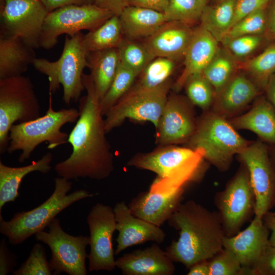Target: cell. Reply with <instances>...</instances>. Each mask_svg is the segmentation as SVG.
<instances>
[{
  "mask_svg": "<svg viewBox=\"0 0 275 275\" xmlns=\"http://www.w3.org/2000/svg\"><path fill=\"white\" fill-rule=\"evenodd\" d=\"M82 81L87 94L78 100L79 117L68 140L72 152L54 169L59 177L68 180L79 178L100 180L113 172L114 155L91 75L83 74Z\"/></svg>",
  "mask_w": 275,
  "mask_h": 275,
  "instance_id": "6da1fadb",
  "label": "cell"
},
{
  "mask_svg": "<svg viewBox=\"0 0 275 275\" xmlns=\"http://www.w3.org/2000/svg\"><path fill=\"white\" fill-rule=\"evenodd\" d=\"M168 223L179 234L165 251L174 262L189 269L199 262L210 260L224 248L226 235L218 212L194 200L181 203Z\"/></svg>",
  "mask_w": 275,
  "mask_h": 275,
  "instance_id": "7a4b0ae2",
  "label": "cell"
},
{
  "mask_svg": "<svg viewBox=\"0 0 275 275\" xmlns=\"http://www.w3.org/2000/svg\"><path fill=\"white\" fill-rule=\"evenodd\" d=\"M204 160L202 149L166 145L149 153L135 155L127 165L158 175L149 190L170 193L184 188L187 184L199 179Z\"/></svg>",
  "mask_w": 275,
  "mask_h": 275,
  "instance_id": "3957f363",
  "label": "cell"
},
{
  "mask_svg": "<svg viewBox=\"0 0 275 275\" xmlns=\"http://www.w3.org/2000/svg\"><path fill=\"white\" fill-rule=\"evenodd\" d=\"M54 182L52 194L38 207L17 212L7 221L0 214V233L8 238L11 244L22 243L32 235L43 231L62 211L77 201L94 196L85 189L67 194L72 188L70 180L59 177L54 178Z\"/></svg>",
  "mask_w": 275,
  "mask_h": 275,
  "instance_id": "277c9868",
  "label": "cell"
},
{
  "mask_svg": "<svg viewBox=\"0 0 275 275\" xmlns=\"http://www.w3.org/2000/svg\"><path fill=\"white\" fill-rule=\"evenodd\" d=\"M51 94L49 93V106L44 115L14 124L10 130L7 152L12 154L21 151L18 159L19 162L28 159L35 148L42 143L47 142L49 149L68 143L69 134L62 131L61 128L67 123H74L77 120L78 109L70 108L54 111Z\"/></svg>",
  "mask_w": 275,
  "mask_h": 275,
  "instance_id": "5b68a950",
  "label": "cell"
},
{
  "mask_svg": "<svg viewBox=\"0 0 275 275\" xmlns=\"http://www.w3.org/2000/svg\"><path fill=\"white\" fill-rule=\"evenodd\" d=\"M84 35L80 32L73 37L66 35L62 54L57 61L35 58L32 64L36 70L47 76L49 93H54L60 85L63 86V100L68 105L72 101H78L85 90L82 75L84 68L88 67V52Z\"/></svg>",
  "mask_w": 275,
  "mask_h": 275,
  "instance_id": "8992f818",
  "label": "cell"
},
{
  "mask_svg": "<svg viewBox=\"0 0 275 275\" xmlns=\"http://www.w3.org/2000/svg\"><path fill=\"white\" fill-rule=\"evenodd\" d=\"M226 118L211 111L197 123L188 147L204 151V158L221 171L230 167L233 157L251 142L236 131Z\"/></svg>",
  "mask_w": 275,
  "mask_h": 275,
  "instance_id": "52a82bcc",
  "label": "cell"
},
{
  "mask_svg": "<svg viewBox=\"0 0 275 275\" xmlns=\"http://www.w3.org/2000/svg\"><path fill=\"white\" fill-rule=\"evenodd\" d=\"M40 116V105L29 77L22 75L0 79V154L7 151L14 123Z\"/></svg>",
  "mask_w": 275,
  "mask_h": 275,
  "instance_id": "ba28073f",
  "label": "cell"
},
{
  "mask_svg": "<svg viewBox=\"0 0 275 275\" xmlns=\"http://www.w3.org/2000/svg\"><path fill=\"white\" fill-rule=\"evenodd\" d=\"M170 87L169 80L152 89L132 87L104 115L106 133L121 125L126 119L150 122L156 128Z\"/></svg>",
  "mask_w": 275,
  "mask_h": 275,
  "instance_id": "9c48e42d",
  "label": "cell"
},
{
  "mask_svg": "<svg viewBox=\"0 0 275 275\" xmlns=\"http://www.w3.org/2000/svg\"><path fill=\"white\" fill-rule=\"evenodd\" d=\"M114 15L94 4L68 5L49 12L43 23L40 47L52 48L64 34L73 37L84 30L93 31Z\"/></svg>",
  "mask_w": 275,
  "mask_h": 275,
  "instance_id": "30bf717a",
  "label": "cell"
},
{
  "mask_svg": "<svg viewBox=\"0 0 275 275\" xmlns=\"http://www.w3.org/2000/svg\"><path fill=\"white\" fill-rule=\"evenodd\" d=\"M48 232L35 234L36 239L47 245L51 252L49 264L53 274L86 275V260L89 245L88 236H73L62 229L59 219L53 218L48 225Z\"/></svg>",
  "mask_w": 275,
  "mask_h": 275,
  "instance_id": "8fae6325",
  "label": "cell"
},
{
  "mask_svg": "<svg viewBox=\"0 0 275 275\" xmlns=\"http://www.w3.org/2000/svg\"><path fill=\"white\" fill-rule=\"evenodd\" d=\"M48 13L40 0H0L1 34L19 38L38 48Z\"/></svg>",
  "mask_w": 275,
  "mask_h": 275,
  "instance_id": "7c38bea8",
  "label": "cell"
},
{
  "mask_svg": "<svg viewBox=\"0 0 275 275\" xmlns=\"http://www.w3.org/2000/svg\"><path fill=\"white\" fill-rule=\"evenodd\" d=\"M237 172L217 196L216 205L225 235L232 236L254 213L255 199L246 167Z\"/></svg>",
  "mask_w": 275,
  "mask_h": 275,
  "instance_id": "4fadbf2b",
  "label": "cell"
},
{
  "mask_svg": "<svg viewBox=\"0 0 275 275\" xmlns=\"http://www.w3.org/2000/svg\"><path fill=\"white\" fill-rule=\"evenodd\" d=\"M238 155L248 170L254 191L255 216L263 218L275 203V170L267 148L261 141L251 142Z\"/></svg>",
  "mask_w": 275,
  "mask_h": 275,
  "instance_id": "5bb4252c",
  "label": "cell"
},
{
  "mask_svg": "<svg viewBox=\"0 0 275 275\" xmlns=\"http://www.w3.org/2000/svg\"><path fill=\"white\" fill-rule=\"evenodd\" d=\"M87 222L90 231V271H112L116 268L113 237L116 230L114 208L98 203L89 212Z\"/></svg>",
  "mask_w": 275,
  "mask_h": 275,
  "instance_id": "9a60e30c",
  "label": "cell"
},
{
  "mask_svg": "<svg viewBox=\"0 0 275 275\" xmlns=\"http://www.w3.org/2000/svg\"><path fill=\"white\" fill-rule=\"evenodd\" d=\"M197 126L190 105L178 95L168 97L156 130V142L163 146L188 142Z\"/></svg>",
  "mask_w": 275,
  "mask_h": 275,
  "instance_id": "2e32d148",
  "label": "cell"
},
{
  "mask_svg": "<svg viewBox=\"0 0 275 275\" xmlns=\"http://www.w3.org/2000/svg\"><path fill=\"white\" fill-rule=\"evenodd\" d=\"M114 208L118 235L115 255L127 248L148 241L160 244L166 234L160 227L134 216L124 201L117 203Z\"/></svg>",
  "mask_w": 275,
  "mask_h": 275,
  "instance_id": "e0dca14e",
  "label": "cell"
},
{
  "mask_svg": "<svg viewBox=\"0 0 275 275\" xmlns=\"http://www.w3.org/2000/svg\"><path fill=\"white\" fill-rule=\"evenodd\" d=\"M268 230L263 219L255 216L244 230L232 236L225 237L224 248L235 255L244 268L246 275H251V269L269 245Z\"/></svg>",
  "mask_w": 275,
  "mask_h": 275,
  "instance_id": "ac0fdd59",
  "label": "cell"
},
{
  "mask_svg": "<svg viewBox=\"0 0 275 275\" xmlns=\"http://www.w3.org/2000/svg\"><path fill=\"white\" fill-rule=\"evenodd\" d=\"M184 191V188L170 193L149 190L139 193L127 205L134 216L160 227L181 203Z\"/></svg>",
  "mask_w": 275,
  "mask_h": 275,
  "instance_id": "d6986e66",
  "label": "cell"
},
{
  "mask_svg": "<svg viewBox=\"0 0 275 275\" xmlns=\"http://www.w3.org/2000/svg\"><path fill=\"white\" fill-rule=\"evenodd\" d=\"M157 243L126 253L116 260V267L125 275H172L174 262Z\"/></svg>",
  "mask_w": 275,
  "mask_h": 275,
  "instance_id": "ffe728a7",
  "label": "cell"
},
{
  "mask_svg": "<svg viewBox=\"0 0 275 275\" xmlns=\"http://www.w3.org/2000/svg\"><path fill=\"white\" fill-rule=\"evenodd\" d=\"M194 32L189 24L168 21L146 38L144 44L154 58L163 57L174 60L184 57Z\"/></svg>",
  "mask_w": 275,
  "mask_h": 275,
  "instance_id": "44dd1931",
  "label": "cell"
},
{
  "mask_svg": "<svg viewBox=\"0 0 275 275\" xmlns=\"http://www.w3.org/2000/svg\"><path fill=\"white\" fill-rule=\"evenodd\" d=\"M218 42L201 25L194 30L184 56L183 71L174 84L176 90H180L184 87L190 76L203 71L219 50Z\"/></svg>",
  "mask_w": 275,
  "mask_h": 275,
  "instance_id": "7402d4cb",
  "label": "cell"
},
{
  "mask_svg": "<svg viewBox=\"0 0 275 275\" xmlns=\"http://www.w3.org/2000/svg\"><path fill=\"white\" fill-rule=\"evenodd\" d=\"M259 87L243 73L234 74L215 94L212 111L226 118L238 112L259 93Z\"/></svg>",
  "mask_w": 275,
  "mask_h": 275,
  "instance_id": "603a6c76",
  "label": "cell"
},
{
  "mask_svg": "<svg viewBox=\"0 0 275 275\" xmlns=\"http://www.w3.org/2000/svg\"><path fill=\"white\" fill-rule=\"evenodd\" d=\"M34 49L19 38L0 34V79L25 72L36 58Z\"/></svg>",
  "mask_w": 275,
  "mask_h": 275,
  "instance_id": "cb8c5ba5",
  "label": "cell"
},
{
  "mask_svg": "<svg viewBox=\"0 0 275 275\" xmlns=\"http://www.w3.org/2000/svg\"><path fill=\"white\" fill-rule=\"evenodd\" d=\"M229 121L235 129L250 130L275 145V108L268 100L259 99L248 112Z\"/></svg>",
  "mask_w": 275,
  "mask_h": 275,
  "instance_id": "d4e9b609",
  "label": "cell"
},
{
  "mask_svg": "<svg viewBox=\"0 0 275 275\" xmlns=\"http://www.w3.org/2000/svg\"><path fill=\"white\" fill-rule=\"evenodd\" d=\"M53 156L47 152L31 164L20 167H9L0 161V214L4 205L14 202L19 196L20 185L23 178L34 172L48 173L51 170Z\"/></svg>",
  "mask_w": 275,
  "mask_h": 275,
  "instance_id": "484cf974",
  "label": "cell"
},
{
  "mask_svg": "<svg viewBox=\"0 0 275 275\" xmlns=\"http://www.w3.org/2000/svg\"><path fill=\"white\" fill-rule=\"evenodd\" d=\"M119 17L123 33L130 38H147L168 21L164 13L132 5Z\"/></svg>",
  "mask_w": 275,
  "mask_h": 275,
  "instance_id": "4316f807",
  "label": "cell"
},
{
  "mask_svg": "<svg viewBox=\"0 0 275 275\" xmlns=\"http://www.w3.org/2000/svg\"><path fill=\"white\" fill-rule=\"evenodd\" d=\"M118 48L89 52L88 67L91 71L97 95L100 101L109 89L115 76L119 64Z\"/></svg>",
  "mask_w": 275,
  "mask_h": 275,
  "instance_id": "83f0119b",
  "label": "cell"
},
{
  "mask_svg": "<svg viewBox=\"0 0 275 275\" xmlns=\"http://www.w3.org/2000/svg\"><path fill=\"white\" fill-rule=\"evenodd\" d=\"M236 0H224L214 6L205 7L200 18L201 26L219 42L231 28Z\"/></svg>",
  "mask_w": 275,
  "mask_h": 275,
  "instance_id": "f1b7e54d",
  "label": "cell"
},
{
  "mask_svg": "<svg viewBox=\"0 0 275 275\" xmlns=\"http://www.w3.org/2000/svg\"><path fill=\"white\" fill-rule=\"evenodd\" d=\"M123 33L119 17L114 15L97 29L84 35L88 51L118 48L123 41Z\"/></svg>",
  "mask_w": 275,
  "mask_h": 275,
  "instance_id": "f546056e",
  "label": "cell"
},
{
  "mask_svg": "<svg viewBox=\"0 0 275 275\" xmlns=\"http://www.w3.org/2000/svg\"><path fill=\"white\" fill-rule=\"evenodd\" d=\"M235 68L233 57L227 50L219 49L202 73L212 85L216 94L233 76Z\"/></svg>",
  "mask_w": 275,
  "mask_h": 275,
  "instance_id": "4dcf8cb0",
  "label": "cell"
},
{
  "mask_svg": "<svg viewBox=\"0 0 275 275\" xmlns=\"http://www.w3.org/2000/svg\"><path fill=\"white\" fill-rule=\"evenodd\" d=\"M241 68L259 88L265 89L275 73V43L258 56L243 63Z\"/></svg>",
  "mask_w": 275,
  "mask_h": 275,
  "instance_id": "1f68e13d",
  "label": "cell"
},
{
  "mask_svg": "<svg viewBox=\"0 0 275 275\" xmlns=\"http://www.w3.org/2000/svg\"><path fill=\"white\" fill-rule=\"evenodd\" d=\"M138 75L137 73L119 62L112 83L104 96L100 101V108L104 116L131 88Z\"/></svg>",
  "mask_w": 275,
  "mask_h": 275,
  "instance_id": "d6a6232c",
  "label": "cell"
},
{
  "mask_svg": "<svg viewBox=\"0 0 275 275\" xmlns=\"http://www.w3.org/2000/svg\"><path fill=\"white\" fill-rule=\"evenodd\" d=\"M175 67L174 60L157 57L152 60L142 72L135 86L144 89L157 87L169 80Z\"/></svg>",
  "mask_w": 275,
  "mask_h": 275,
  "instance_id": "836d02e7",
  "label": "cell"
},
{
  "mask_svg": "<svg viewBox=\"0 0 275 275\" xmlns=\"http://www.w3.org/2000/svg\"><path fill=\"white\" fill-rule=\"evenodd\" d=\"M118 49L120 62L138 75L154 59L144 43L123 40Z\"/></svg>",
  "mask_w": 275,
  "mask_h": 275,
  "instance_id": "e575fe53",
  "label": "cell"
},
{
  "mask_svg": "<svg viewBox=\"0 0 275 275\" xmlns=\"http://www.w3.org/2000/svg\"><path fill=\"white\" fill-rule=\"evenodd\" d=\"M184 87L188 99L194 105L203 110L208 109L212 105L215 92L202 73L190 76Z\"/></svg>",
  "mask_w": 275,
  "mask_h": 275,
  "instance_id": "d590c367",
  "label": "cell"
},
{
  "mask_svg": "<svg viewBox=\"0 0 275 275\" xmlns=\"http://www.w3.org/2000/svg\"><path fill=\"white\" fill-rule=\"evenodd\" d=\"M206 3L202 0H169L164 12L168 21L190 25L200 19Z\"/></svg>",
  "mask_w": 275,
  "mask_h": 275,
  "instance_id": "8d00e7d4",
  "label": "cell"
},
{
  "mask_svg": "<svg viewBox=\"0 0 275 275\" xmlns=\"http://www.w3.org/2000/svg\"><path fill=\"white\" fill-rule=\"evenodd\" d=\"M266 23L264 8L247 15L235 23L222 41L241 36L259 35L264 31Z\"/></svg>",
  "mask_w": 275,
  "mask_h": 275,
  "instance_id": "74e56055",
  "label": "cell"
},
{
  "mask_svg": "<svg viewBox=\"0 0 275 275\" xmlns=\"http://www.w3.org/2000/svg\"><path fill=\"white\" fill-rule=\"evenodd\" d=\"M13 275H51L49 262L46 259L45 248L40 243L35 244L28 259L20 267L15 270Z\"/></svg>",
  "mask_w": 275,
  "mask_h": 275,
  "instance_id": "f35d334b",
  "label": "cell"
},
{
  "mask_svg": "<svg viewBox=\"0 0 275 275\" xmlns=\"http://www.w3.org/2000/svg\"><path fill=\"white\" fill-rule=\"evenodd\" d=\"M209 261V275H246L238 259L228 249L224 248Z\"/></svg>",
  "mask_w": 275,
  "mask_h": 275,
  "instance_id": "ab89813d",
  "label": "cell"
},
{
  "mask_svg": "<svg viewBox=\"0 0 275 275\" xmlns=\"http://www.w3.org/2000/svg\"><path fill=\"white\" fill-rule=\"evenodd\" d=\"M262 37L259 35H244L223 40L227 50L235 58L248 56L260 45Z\"/></svg>",
  "mask_w": 275,
  "mask_h": 275,
  "instance_id": "60d3db41",
  "label": "cell"
},
{
  "mask_svg": "<svg viewBox=\"0 0 275 275\" xmlns=\"http://www.w3.org/2000/svg\"><path fill=\"white\" fill-rule=\"evenodd\" d=\"M251 275H275V245H269L251 269Z\"/></svg>",
  "mask_w": 275,
  "mask_h": 275,
  "instance_id": "b9f144b4",
  "label": "cell"
},
{
  "mask_svg": "<svg viewBox=\"0 0 275 275\" xmlns=\"http://www.w3.org/2000/svg\"><path fill=\"white\" fill-rule=\"evenodd\" d=\"M270 1L271 0H236L232 26L243 17L264 8Z\"/></svg>",
  "mask_w": 275,
  "mask_h": 275,
  "instance_id": "7bdbcfd3",
  "label": "cell"
},
{
  "mask_svg": "<svg viewBox=\"0 0 275 275\" xmlns=\"http://www.w3.org/2000/svg\"><path fill=\"white\" fill-rule=\"evenodd\" d=\"M17 256L9 249L5 239L0 243V274L13 273L16 266Z\"/></svg>",
  "mask_w": 275,
  "mask_h": 275,
  "instance_id": "ee69618b",
  "label": "cell"
},
{
  "mask_svg": "<svg viewBox=\"0 0 275 275\" xmlns=\"http://www.w3.org/2000/svg\"><path fill=\"white\" fill-rule=\"evenodd\" d=\"M94 4L111 11L118 16L129 5V0H94Z\"/></svg>",
  "mask_w": 275,
  "mask_h": 275,
  "instance_id": "f6af8a7d",
  "label": "cell"
},
{
  "mask_svg": "<svg viewBox=\"0 0 275 275\" xmlns=\"http://www.w3.org/2000/svg\"><path fill=\"white\" fill-rule=\"evenodd\" d=\"M169 0H129V5L152 9L164 13Z\"/></svg>",
  "mask_w": 275,
  "mask_h": 275,
  "instance_id": "bcb514c9",
  "label": "cell"
},
{
  "mask_svg": "<svg viewBox=\"0 0 275 275\" xmlns=\"http://www.w3.org/2000/svg\"><path fill=\"white\" fill-rule=\"evenodd\" d=\"M49 12L58 8L71 5H83L94 4V0H40Z\"/></svg>",
  "mask_w": 275,
  "mask_h": 275,
  "instance_id": "7dc6e473",
  "label": "cell"
},
{
  "mask_svg": "<svg viewBox=\"0 0 275 275\" xmlns=\"http://www.w3.org/2000/svg\"><path fill=\"white\" fill-rule=\"evenodd\" d=\"M209 260L200 261L194 264L189 268L187 274L209 275L210 269Z\"/></svg>",
  "mask_w": 275,
  "mask_h": 275,
  "instance_id": "c3c4849f",
  "label": "cell"
},
{
  "mask_svg": "<svg viewBox=\"0 0 275 275\" xmlns=\"http://www.w3.org/2000/svg\"><path fill=\"white\" fill-rule=\"evenodd\" d=\"M264 222L268 230L270 231V234L269 237V244L270 245H275V218L270 216L267 213L263 217Z\"/></svg>",
  "mask_w": 275,
  "mask_h": 275,
  "instance_id": "681fc988",
  "label": "cell"
},
{
  "mask_svg": "<svg viewBox=\"0 0 275 275\" xmlns=\"http://www.w3.org/2000/svg\"><path fill=\"white\" fill-rule=\"evenodd\" d=\"M265 89L268 100L275 108V73L269 78Z\"/></svg>",
  "mask_w": 275,
  "mask_h": 275,
  "instance_id": "f907efd6",
  "label": "cell"
},
{
  "mask_svg": "<svg viewBox=\"0 0 275 275\" xmlns=\"http://www.w3.org/2000/svg\"><path fill=\"white\" fill-rule=\"evenodd\" d=\"M268 26L269 31L273 34H275V2L270 12L268 20Z\"/></svg>",
  "mask_w": 275,
  "mask_h": 275,
  "instance_id": "816d5d0a",
  "label": "cell"
},
{
  "mask_svg": "<svg viewBox=\"0 0 275 275\" xmlns=\"http://www.w3.org/2000/svg\"><path fill=\"white\" fill-rule=\"evenodd\" d=\"M268 214H269L270 216L273 217V218H275V210L274 212H271L270 211H269L267 213ZM266 213V214H267Z\"/></svg>",
  "mask_w": 275,
  "mask_h": 275,
  "instance_id": "f5cc1de1",
  "label": "cell"
},
{
  "mask_svg": "<svg viewBox=\"0 0 275 275\" xmlns=\"http://www.w3.org/2000/svg\"><path fill=\"white\" fill-rule=\"evenodd\" d=\"M202 1L204 2L205 3H206L208 0H202Z\"/></svg>",
  "mask_w": 275,
  "mask_h": 275,
  "instance_id": "db71d44e",
  "label": "cell"
},
{
  "mask_svg": "<svg viewBox=\"0 0 275 275\" xmlns=\"http://www.w3.org/2000/svg\"><path fill=\"white\" fill-rule=\"evenodd\" d=\"M217 1H218L219 2H222V1H224V0H217Z\"/></svg>",
  "mask_w": 275,
  "mask_h": 275,
  "instance_id": "11a10c76",
  "label": "cell"
},
{
  "mask_svg": "<svg viewBox=\"0 0 275 275\" xmlns=\"http://www.w3.org/2000/svg\"><path fill=\"white\" fill-rule=\"evenodd\" d=\"M273 167H274V169L275 170V163H274V165H273Z\"/></svg>",
  "mask_w": 275,
  "mask_h": 275,
  "instance_id": "9f6ffc18",
  "label": "cell"
}]
</instances>
